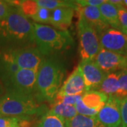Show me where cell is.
<instances>
[{
	"mask_svg": "<svg viewBox=\"0 0 127 127\" xmlns=\"http://www.w3.org/2000/svg\"><path fill=\"white\" fill-rule=\"evenodd\" d=\"M78 13L82 16L88 23L95 29L97 32H100L103 30L109 28V26L105 21L100 13L99 7L96 6H78Z\"/></svg>",
	"mask_w": 127,
	"mask_h": 127,
	"instance_id": "cell-13",
	"label": "cell"
},
{
	"mask_svg": "<svg viewBox=\"0 0 127 127\" xmlns=\"http://www.w3.org/2000/svg\"><path fill=\"white\" fill-rule=\"evenodd\" d=\"M83 95H66V96H63L62 97H57L56 101L60 102L63 104H66V105H70V106L74 107L77 104V102L79 100H81Z\"/></svg>",
	"mask_w": 127,
	"mask_h": 127,
	"instance_id": "cell-29",
	"label": "cell"
},
{
	"mask_svg": "<svg viewBox=\"0 0 127 127\" xmlns=\"http://www.w3.org/2000/svg\"><path fill=\"white\" fill-rule=\"evenodd\" d=\"M102 49L127 56V35L113 28H107L97 33Z\"/></svg>",
	"mask_w": 127,
	"mask_h": 127,
	"instance_id": "cell-7",
	"label": "cell"
},
{
	"mask_svg": "<svg viewBox=\"0 0 127 127\" xmlns=\"http://www.w3.org/2000/svg\"><path fill=\"white\" fill-rule=\"evenodd\" d=\"M120 112L122 118L121 127H127V97L120 99Z\"/></svg>",
	"mask_w": 127,
	"mask_h": 127,
	"instance_id": "cell-31",
	"label": "cell"
},
{
	"mask_svg": "<svg viewBox=\"0 0 127 127\" xmlns=\"http://www.w3.org/2000/svg\"><path fill=\"white\" fill-rule=\"evenodd\" d=\"M77 28L79 38V52L82 60H94L102 49L97 32L79 14Z\"/></svg>",
	"mask_w": 127,
	"mask_h": 127,
	"instance_id": "cell-5",
	"label": "cell"
},
{
	"mask_svg": "<svg viewBox=\"0 0 127 127\" xmlns=\"http://www.w3.org/2000/svg\"></svg>",
	"mask_w": 127,
	"mask_h": 127,
	"instance_id": "cell-34",
	"label": "cell"
},
{
	"mask_svg": "<svg viewBox=\"0 0 127 127\" xmlns=\"http://www.w3.org/2000/svg\"><path fill=\"white\" fill-rule=\"evenodd\" d=\"M109 96L99 91H90L86 92L82 96V102L90 109L100 111L102 108Z\"/></svg>",
	"mask_w": 127,
	"mask_h": 127,
	"instance_id": "cell-16",
	"label": "cell"
},
{
	"mask_svg": "<svg viewBox=\"0 0 127 127\" xmlns=\"http://www.w3.org/2000/svg\"><path fill=\"white\" fill-rule=\"evenodd\" d=\"M96 118L104 127H121L120 99L109 97L108 100L97 113Z\"/></svg>",
	"mask_w": 127,
	"mask_h": 127,
	"instance_id": "cell-9",
	"label": "cell"
},
{
	"mask_svg": "<svg viewBox=\"0 0 127 127\" xmlns=\"http://www.w3.org/2000/svg\"><path fill=\"white\" fill-rule=\"evenodd\" d=\"M75 109L76 110V112L79 115L85 116V117H95L97 116L99 111L96 109H90L88 107H86L83 102H82V99L80 100L77 102V104L75 106Z\"/></svg>",
	"mask_w": 127,
	"mask_h": 127,
	"instance_id": "cell-26",
	"label": "cell"
},
{
	"mask_svg": "<svg viewBox=\"0 0 127 127\" xmlns=\"http://www.w3.org/2000/svg\"><path fill=\"white\" fill-rule=\"evenodd\" d=\"M64 76L63 65L59 61L52 57L43 59L37 73V97L40 100L53 102L59 93Z\"/></svg>",
	"mask_w": 127,
	"mask_h": 127,
	"instance_id": "cell-1",
	"label": "cell"
},
{
	"mask_svg": "<svg viewBox=\"0 0 127 127\" xmlns=\"http://www.w3.org/2000/svg\"><path fill=\"white\" fill-rule=\"evenodd\" d=\"M95 62L105 73L117 72L127 68V57L101 49L94 59Z\"/></svg>",
	"mask_w": 127,
	"mask_h": 127,
	"instance_id": "cell-8",
	"label": "cell"
},
{
	"mask_svg": "<svg viewBox=\"0 0 127 127\" xmlns=\"http://www.w3.org/2000/svg\"><path fill=\"white\" fill-rule=\"evenodd\" d=\"M78 66L82 71L86 92L98 89L107 73H105L97 65L95 61L92 59L81 60Z\"/></svg>",
	"mask_w": 127,
	"mask_h": 127,
	"instance_id": "cell-11",
	"label": "cell"
},
{
	"mask_svg": "<svg viewBox=\"0 0 127 127\" xmlns=\"http://www.w3.org/2000/svg\"><path fill=\"white\" fill-rule=\"evenodd\" d=\"M50 16H51V11L49 9H45V8H40L37 10L35 15L32 18V19L37 23L40 24H50Z\"/></svg>",
	"mask_w": 127,
	"mask_h": 127,
	"instance_id": "cell-25",
	"label": "cell"
},
{
	"mask_svg": "<svg viewBox=\"0 0 127 127\" xmlns=\"http://www.w3.org/2000/svg\"><path fill=\"white\" fill-rule=\"evenodd\" d=\"M19 70L11 51L0 54V77L5 83Z\"/></svg>",
	"mask_w": 127,
	"mask_h": 127,
	"instance_id": "cell-15",
	"label": "cell"
},
{
	"mask_svg": "<svg viewBox=\"0 0 127 127\" xmlns=\"http://www.w3.org/2000/svg\"><path fill=\"white\" fill-rule=\"evenodd\" d=\"M10 3L12 6L16 7L20 11V12L28 18H32L39 9L36 1L26 0L18 1H10Z\"/></svg>",
	"mask_w": 127,
	"mask_h": 127,
	"instance_id": "cell-22",
	"label": "cell"
},
{
	"mask_svg": "<svg viewBox=\"0 0 127 127\" xmlns=\"http://www.w3.org/2000/svg\"><path fill=\"white\" fill-rule=\"evenodd\" d=\"M37 73L34 70L20 69L5 83L7 91L33 96L36 91Z\"/></svg>",
	"mask_w": 127,
	"mask_h": 127,
	"instance_id": "cell-6",
	"label": "cell"
},
{
	"mask_svg": "<svg viewBox=\"0 0 127 127\" xmlns=\"http://www.w3.org/2000/svg\"><path fill=\"white\" fill-rule=\"evenodd\" d=\"M11 52L20 69L37 71L43 60L37 47H21L11 50Z\"/></svg>",
	"mask_w": 127,
	"mask_h": 127,
	"instance_id": "cell-10",
	"label": "cell"
},
{
	"mask_svg": "<svg viewBox=\"0 0 127 127\" xmlns=\"http://www.w3.org/2000/svg\"><path fill=\"white\" fill-rule=\"evenodd\" d=\"M118 13L121 31L127 35V9L122 6H119Z\"/></svg>",
	"mask_w": 127,
	"mask_h": 127,
	"instance_id": "cell-28",
	"label": "cell"
},
{
	"mask_svg": "<svg viewBox=\"0 0 127 127\" xmlns=\"http://www.w3.org/2000/svg\"><path fill=\"white\" fill-rule=\"evenodd\" d=\"M42 110L32 95L7 91L0 98V115L20 119L40 114Z\"/></svg>",
	"mask_w": 127,
	"mask_h": 127,
	"instance_id": "cell-4",
	"label": "cell"
},
{
	"mask_svg": "<svg viewBox=\"0 0 127 127\" xmlns=\"http://www.w3.org/2000/svg\"><path fill=\"white\" fill-rule=\"evenodd\" d=\"M98 89L109 97H115L119 89V71L107 73Z\"/></svg>",
	"mask_w": 127,
	"mask_h": 127,
	"instance_id": "cell-18",
	"label": "cell"
},
{
	"mask_svg": "<svg viewBox=\"0 0 127 127\" xmlns=\"http://www.w3.org/2000/svg\"><path fill=\"white\" fill-rule=\"evenodd\" d=\"M122 5L124 8H126V9H127V0H124V1H123Z\"/></svg>",
	"mask_w": 127,
	"mask_h": 127,
	"instance_id": "cell-33",
	"label": "cell"
},
{
	"mask_svg": "<svg viewBox=\"0 0 127 127\" xmlns=\"http://www.w3.org/2000/svg\"><path fill=\"white\" fill-rule=\"evenodd\" d=\"M37 127H66L65 121L47 112L41 118Z\"/></svg>",
	"mask_w": 127,
	"mask_h": 127,
	"instance_id": "cell-23",
	"label": "cell"
},
{
	"mask_svg": "<svg viewBox=\"0 0 127 127\" xmlns=\"http://www.w3.org/2000/svg\"><path fill=\"white\" fill-rule=\"evenodd\" d=\"M107 0H78L74 1L75 4L78 6L84 7V6H96L99 7L100 6L106 2Z\"/></svg>",
	"mask_w": 127,
	"mask_h": 127,
	"instance_id": "cell-30",
	"label": "cell"
},
{
	"mask_svg": "<svg viewBox=\"0 0 127 127\" xmlns=\"http://www.w3.org/2000/svg\"><path fill=\"white\" fill-rule=\"evenodd\" d=\"M0 36L9 42L32 43L33 23L13 6L8 16L0 22Z\"/></svg>",
	"mask_w": 127,
	"mask_h": 127,
	"instance_id": "cell-3",
	"label": "cell"
},
{
	"mask_svg": "<svg viewBox=\"0 0 127 127\" xmlns=\"http://www.w3.org/2000/svg\"><path fill=\"white\" fill-rule=\"evenodd\" d=\"M21 122L19 118L0 115V127H21Z\"/></svg>",
	"mask_w": 127,
	"mask_h": 127,
	"instance_id": "cell-27",
	"label": "cell"
},
{
	"mask_svg": "<svg viewBox=\"0 0 127 127\" xmlns=\"http://www.w3.org/2000/svg\"><path fill=\"white\" fill-rule=\"evenodd\" d=\"M13 6L10 1H0V22L8 16Z\"/></svg>",
	"mask_w": 127,
	"mask_h": 127,
	"instance_id": "cell-32",
	"label": "cell"
},
{
	"mask_svg": "<svg viewBox=\"0 0 127 127\" xmlns=\"http://www.w3.org/2000/svg\"><path fill=\"white\" fill-rule=\"evenodd\" d=\"M86 92L81 67L78 66L61 86L57 97L66 95H83ZM56 97V98H57Z\"/></svg>",
	"mask_w": 127,
	"mask_h": 127,
	"instance_id": "cell-12",
	"label": "cell"
},
{
	"mask_svg": "<svg viewBox=\"0 0 127 127\" xmlns=\"http://www.w3.org/2000/svg\"><path fill=\"white\" fill-rule=\"evenodd\" d=\"M33 39L42 56L64 51L73 44V40L68 31L37 23H33Z\"/></svg>",
	"mask_w": 127,
	"mask_h": 127,
	"instance_id": "cell-2",
	"label": "cell"
},
{
	"mask_svg": "<svg viewBox=\"0 0 127 127\" xmlns=\"http://www.w3.org/2000/svg\"><path fill=\"white\" fill-rule=\"evenodd\" d=\"M66 127H104L95 117H88L77 114L65 121Z\"/></svg>",
	"mask_w": 127,
	"mask_h": 127,
	"instance_id": "cell-20",
	"label": "cell"
},
{
	"mask_svg": "<svg viewBox=\"0 0 127 127\" xmlns=\"http://www.w3.org/2000/svg\"><path fill=\"white\" fill-rule=\"evenodd\" d=\"M115 97L119 99L127 97V68L119 71V89Z\"/></svg>",
	"mask_w": 127,
	"mask_h": 127,
	"instance_id": "cell-24",
	"label": "cell"
},
{
	"mask_svg": "<svg viewBox=\"0 0 127 127\" xmlns=\"http://www.w3.org/2000/svg\"><path fill=\"white\" fill-rule=\"evenodd\" d=\"M74 14V9L71 8H58L51 11L50 23L54 28L62 30L67 31L72 22Z\"/></svg>",
	"mask_w": 127,
	"mask_h": 127,
	"instance_id": "cell-14",
	"label": "cell"
},
{
	"mask_svg": "<svg viewBox=\"0 0 127 127\" xmlns=\"http://www.w3.org/2000/svg\"><path fill=\"white\" fill-rule=\"evenodd\" d=\"M48 112L62 119L64 121L71 119L78 114L75 107L64 104L58 101H56L51 106Z\"/></svg>",
	"mask_w": 127,
	"mask_h": 127,
	"instance_id": "cell-19",
	"label": "cell"
},
{
	"mask_svg": "<svg viewBox=\"0 0 127 127\" xmlns=\"http://www.w3.org/2000/svg\"><path fill=\"white\" fill-rule=\"evenodd\" d=\"M37 6L40 8L49 9L50 11L58 8H71L76 10L78 6L74 1L64 0H35Z\"/></svg>",
	"mask_w": 127,
	"mask_h": 127,
	"instance_id": "cell-21",
	"label": "cell"
},
{
	"mask_svg": "<svg viewBox=\"0 0 127 127\" xmlns=\"http://www.w3.org/2000/svg\"><path fill=\"white\" fill-rule=\"evenodd\" d=\"M99 9L102 17L109 26L121 31V26L119 19L118 7L117 6L109 3L108 1H106V2L99 6Z\"/></svg>",
	"mask_w": 127,
	"mask_h": 127,
	"instance_id": "cell-17",
	"label": "cell"
}]
</instances>
